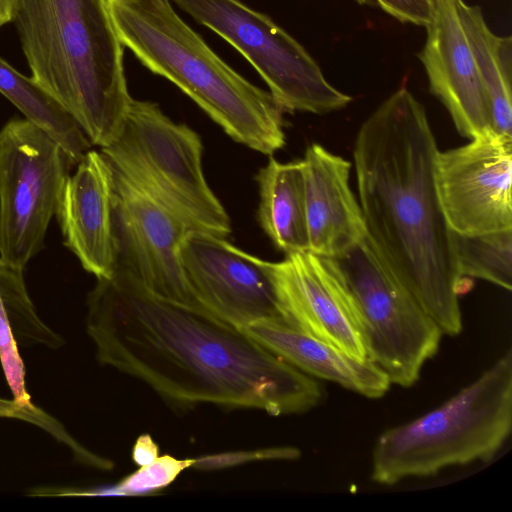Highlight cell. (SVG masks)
Segmentation results:
<instances>
[{"instance_id":"obj_1","label":"cell","mask_w":512,"mask_h":512,"mask_svg":"<svg viewBox=\"0 0 512 512\" xmlns=\"http://www.w3.org/2000/svg\"><path fill=\"white\" fill-rule=\"evenodd\" d=\"M87 306L86 327L98 361L174 405L213 404L281 416L311 410L322 398L313 377L244 330L159 298L120 269L97 279Z\"/></svg>"},{"instance_id":"obj_2","label":"cell","mask_w":512,"mask_h":512,"mask_svg":"<svg viewBox=\"0 0 512 512\" xmlns=\"http://www.w3.org/2000/svg\"><path fill=\"white\" fill-rule=\"evenodd\" d=\"M438 152L424 107L401 87L362 123L353 158L367 238L442 333L457 336L465 278L437 193Z\"/></svg>"},{"instance_id":"obj_3","label":"cell","mask_w":512,"mask_h":512,"mask_svg":"<svg viewBox=\"0 0 512 512\" xmlns=\"http://www.w3.org/2000/svg\"><path fill=\"white\" fill-rule=\"evenodd\" d=\"M14 22L31 78L92 145L118 136L132 97L106 0H18Z\"/></svg>"},{"instance_id":"obj_4","label":"cell","mask_w":512,"mask_h":512,"mask_svg":"<svg viewBox=\"0 0 512 512\" xmlns=\"http://www.w3.org/2000/svg\"><path fill=\"white\" fill-rule=\"evenodd\" d=\"M123 47L190 97L234 141L272 156L285 145L284 110L220 58L170 0H106Z\"/></svg>"},{"instance_id":"obj_5","label":"cell","mask_w":512,"mask_h":512,"mask_svg":"<svg viewBox=\"0 0 512 512\" xmlns=\"http://www.w3.org/2000/svg\"><path fill=\"white\" fill-rule=\"evenodd\" d=\"M512 428V351L440 406L385 430L375 442L371 478L393 485L408 477L491 460Z\"/></svg>"},{"instance_id":"obj_6","label":"cell","mask_w":512,"mask_h":512,"mask_svg":"<svg viewBox=\"0 0 512 512\" xmlns=\"http://www.w3.org/2000/svg\"><path fill=\"white\" fill-rule=\"evenodd\" d=\"M100 152L116 172L189 230L223 238L230 234V218L204 176L201 138L171 120L158 104L132 98L120 133Z\"/></svg>"},{"instance_id":"obj_7","label":"cell","mask_w":512,"mask_h":512,"mask_svg":"<svg viewBox=\"0 0 512 512\" xmlns=\"http://www.w3.org/2000/svg\"><path fill=\"white\" fill-rule=\"evenodd\" d=\"M331 259L359 312L367 358L391 384L412 386L437 353L441 329L388 271L367 236Z\"/></svg>"},{"instance_id":"obj_8","label":"cell","mask_w":512,"mask_h":512,"mask_svg":"<svg viewBox=\"0 0 512 512\" xmlns=\"http://www.w3.org/2000/svg\"><path fill=\"white\" fill-rule=\"evenodd\" d=\"M170 1L241 53L284 112L327 114L352 100L326 80L297 40L241 0Z\"/></svg>"},{"instance_id":"obj_9","label":"cell","mask_w":512,"mask_h":512,"mask_svg":"<svg viewBox=\"0 0 512 512\" xmlns=\"http://www.w3.org/2000/svg\"><path fill=\"white\" fill-rule=\"evenodd\" d=\"M73 166L62 147L26 118L0 129V260L24 269L44 247Z\"/></svg>"},{"instance_id":"obj_10","label":"cell","mask_w":512,"mask_h":512,"mask_svg":"<svg viewBox=\"0 0 512 512\" xmlns=\"http://www.w3.org/2000/svg\"><path fill=\"white\" fill-rule=\"evenodd\" d=\"M435 181L454 232L473 235L512 228V136L488 130L465 145L439 150Z\"/></svg>"},{"instance_id":"obj_11","label":"cell","mask_w":512,"mask_h":512,"mask_svg":"<svg viewBox=\"0 0 512 512\" xmlns=\"http://www.w3.org/2000/svg\"><path fill=\"white\" fill-rule=\"evenodd\" d=\"M111 169L115 269L128 273L159 298L201 310L191 295L180 262L181 243L191 230Z\"/></svg>"},{"instance_id":"obj_12","label":"cell","mask_w":512,"mask_h":512,"mask_svg":"<svg viewBox=\"0 0 512 512\" xmlns=\"http://www.w3.org/2000/svg\"><path fill=\"white\" fill-rule=\"evenodd\" d=\"M180 262L198 307L243 329L266 319H281L271 280V262L232 245L226 238L189 231Z\"/></svg>"},{"instance_id":"obj_13","label":"cell","mask_w":512,"mask_h":512,"mask_svg":"<svg viewBox=\"0 0 512 512\" xmlns=\"http://www.w3.org/2000/svg\"><path fill=\"white\" fill-rule=\"evenodd\" d=\"M281 320L359 359L367 358L359 312L331 258L311 251L271 262Z\"/></svg>"},{"instance_id":"obj_14","label":"cell","mask_w":512,"mask_h":512,"mask_svg":"<svg viewBox=\"0 0 512 512\" xmlns=\"http://www.w3.org/2000/svg\"><path fill=\"white\" fill-rule=\"evenodd\" d=\"M427 37L418 54L433 93L448 110L460 135L475 138L491 130L486 94L461 26L456 0H433Z\"/></svg>"},{"instance_id":"obj_15","label":"cell","mask_w":512,"mask_h":512,"mask_svg":"<svg viewBox=\"0 0 512 512\" xmlns=\"http://www.w3.org/2000/svg\"><path fill=\"white\" fill-rule=\"evenodd\" d=\"M112 193V169L90 149L65 180L55 214L65 246L97 279L110 278L116 266Z\"/></svg>"},{"instance_id":"obj_16","label":"cell","mask_w":512,"mask_h":512,"mask_svg":"<svg viewBox=\"0 0 512 512\" xmlns=\"http://www.w3.org/2000/svg\"><path fill=\"white\" fill-rule=\"evenodd\" d=\"M301 164L309 251L336 258L366 236L360 205L349 185L351 163L314 143Z\"/></svg>"},{"instance_id":"obj_17","label":"cell","mask_w":512,"mask_h":512,"mask_svg":"<svg viewBox=\"0 0 512 512\" xmlns=\"http://www.w3.org/2000/svg\"><path fill=\"white\" fill-rule=\"evenodd\" d=\"M242 330L311 377L334 382L371 399L383 397L390 388L387 374L368 358L354 357L281 319L257 321Z\"/></svg>"},{"instance_id":"obj_18","label":"cell","mask_w":512,"mask_h":512,"mask_svg":"<svg viewBox=\"0 0 512 512\" xmlns=\"http://www.w3.org/2000/svg\"><path fill=\"white\" fill-rule=\"evenodd\" d=\"M256 179L265 233L286 255L309 251L301 160L282 163L270 156Z\"/></svg>"},{"instance_id":"obj_19","label":"cell","mask_w":512,"mask_h":512,"mask_svg":"<svg viewBox=\"0 0 512 512\" xmlns=\"http://www.w3.org/2000/svg\"><path fill=\"white\" fill-rule=\"evenodd\" d=\"M456 10L484 87L491 130L512 136V38L494 34L479 6L456 0Z\"/></svg>"},{"instance_id":"obj_20","label":"cell","mask_w":512,"mask_h":512,"mask_svg":"<svg viewBox=\"0 0 512 512\" xmlns=\"http://www.w3.org/2000/svg\"><path fill=\"white\" fill-rule=\"evenodd\" d=\"M0 93L26 119L50 135L73 165L91 149V142L67 111L31 77L21 74L1 57Z\"/></svg>"},{"instance_id":"obj_21","label":"cell","mask_w":512,"mask_h":512,"mask_svg":"<svg viewBox=\"0 0 512 512\" xmlns=\"http://www.w3.org/2000/svg\"><path fill=\"white\" fill-rule=\"evenodd\" d=\"M454 250L462 277L512 288V228L465 235L454 232Z\"/></svg>"},{"instance_id":"obj_22","label":"cell","mask_w":512,"mask_h":512,"mask_svg":"<svg viewBox=\"0 0 512 512\" xmlns=\"http://www.w3.org/2000/svg\"><path fill=\"white\" fill-rule=\"evenodd\" d=\"M0 292L19 346L45 345L57 349L64 339L37 315L24 280V269L0 260Z\"/></svg>"},{"instance_id":"obj_23","label":"cell","mask_w":512,"mask_h":512,"mask_svg":"<svg viewBox=\"0 0 512 512\" xmlns=\"http://www.w3.org/2000/svg\"><path fill=\"white\" fill-rule=\"evenodd\" d=\"M195 459L180 460L170 455L158 456L152 463L140 467L109 488L82 491L80 495H138L161 489L172 483Z\"/></svg>"},{"instance_id":"obj_24","label":"cell","mask_w":512,"mask_h":512,"mask_svg":"<svg viewBox=\"0 0 512 512\" xmlns=\"http://www.w3.org/2000/svg\"><path fill=\"white\" fill-rule=\"evenodd\" d=\"M0 292V363L15 403L25 409H35L26 388L25 366Z\"/></svg>"},{"instance_id":"obj_25","label":"cell","mask_w":512,"mask_h":512,"mask_svg":"<svg viewBox=\"0 0 512 512\" xmlns=\"http://www.w3.org/2000/svg\"><path fill=\"white\" fill-rule=\"evenodd\" d=\"M377 7L403 23L426 27L432 18L433 0H357Z\"/></svg>"},{"instance_id":"obj_26","label":"cell","mask_w":512,"mask_h":512,"mask_svg":"<svg viewBox=\"0 0 512 512\" xmlns=\"http://www.w3.org/2000/svg\"><path fill=\"white\" fill-rule=\"evenodd\" d=\"M300 452L295 448H276L252 452H234L220 455H211L195 459L192 467L201 469L223 468L256 459H295Z\"/></svg>"},{"instance_id":"obj_27","label":"cell","mask_w":512,"mask_h":512,"mask_svg":"<svg viewBox=\"0 0 512 512\" xmlns=\"http://www.w3.org/2000/svg\"><path fill=\"white\" fill-rule=\"evenodd\" d=\"M158 446L149 434L139 436L132 450V459L140 467L156 460Z\"/></svg>"},{"instance_id":"obj_28","label":"cell","mask_w":512,"mask_h":512,"mask_svg":"<svg viewBox=\"0 0 512 512\" xmlns=\"http://www.w3.org/2000/svg\"><path fill=\"white\" fill-rule=\"evenodd\" d=\"M18 0H0V27L12 22Z\"/></svg>"}]
</instances>
